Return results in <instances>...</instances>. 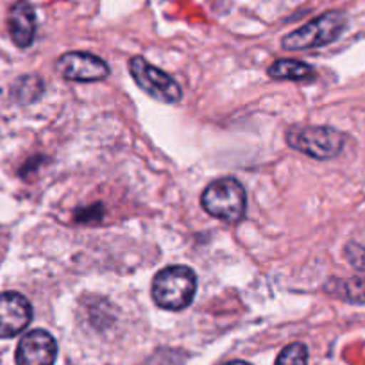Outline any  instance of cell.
<instances>
[{
    "instance_id": "3957f363",
    "label": "cell",
    "mask_w": 365,
    "mask_h": 365,
    "mask_svg": "<svg viewBox=\"0 0 365 365\" xmlns=\"http://www.w3.org/2000/svg\"><path fill=\"white\" fill-rule=\"evenodd\" d=\"M347 19L340 11H328L299 29L292 31L282 40L285 51H307L333 43L346 31Z\"/></svg>"
},
{
    "instance_id": "9a60e30c",
    "label": "cell",
    "mask_w": 365,
    "mask_h": 365,
    "mask_svg": "<svg viewBox=\"0 0 365 365\" xmlns=\"http://www.w3.org/2000/svg\"><path fill=\"white\" fill-rule=\"evenodd\" d=\"M103 206L101 205H93L90 208H83V210H77L76 212V220L77 222H83V224H96L99 222L101 217H103Z\"/></svg>"
},
{
    "instance_id": "5b68a950",
    "label": "cell",
    "mask_w": 365,
    "mask_h": 365,
    "mask_svg": "<svg viewBox=\"0 0 365 365\" xmlns=\"http://www.w3.org/2000/svg\"><path fill=\"white\" fill-rule=\"evenodd\" d=\"M129 72H131V77L138 84L140 90L145 91L147 96L153 97L154 101H160L165 104H175L181 101L182 91L174 77H170L158 66L150 65L140 56L131 58Z\"/></svg>"
},
{
    "instance_id": "4fadbf2b",
    "label": "cell",
    "mask_w": 365,
    "mask_h": 365,
    "mask_svg": "<svg viewBox=\"0 0 365 365\" xmlns=\"http://www.w3.org/2000/svg\"><path fill=\"white\" fill-rule=\"evenodd\" d=\"M276 365H308V349L304 344L294 342L279 353Z\"/></svg>"
},
{
    "instance_id": "7c38bea8",
    "label": "cell",
    "mask_w": 365,
    "mask_h": 365,
    "mask_svg": "<svg viewBox=\"0 0 365 365\" xmlns=\"http://www.w3.org/2000/svg\"><path fill=\"white\" fill-rule=\"evenodd\" d=\"M11 93L16 103L31 104L43 93V81L38 76H24L13 84Z\"/></svg>"
},
{
    "instance_id": "9c48e42d",
    "label": "cell",
    "mask_w": 365,
    "mask_h": 365,
    "mask_svg": "<svg viewBox=\"0 0 365 365\" xmlns=\"http://www.w3.org/2000/svg\"><path fill=\"white\" fill-rule=\"evenodd\" d=\"M9 34L19 47H29L36 36V13L33 6L20 0L11 8L8 16Z\"/></svg>"
},
{
    "instance_id": "8992f818",
    "label": "cell",
    "mask_w": 365,
    "mask_h": 365,
    "mask_svg": "<svg viewBox=\"0 0 365 365\" xmlns=\"http://www.w3.org/2000/svg\"><path fill=\"white\" fill-rule=\"evenodd\" d=\"M59 76L73 83H96L110 76V66L103 58L90 52H66L56 61Z\"/></svg>"
},
{
    "instance_id": "6da1fadb",
    "label": "cell",
    "mask_w": 365,
    "mask_h": 365,
    "mask_svg": "<svg viewBox=\"0 0 365 365\" xmlns=\"http://www.w3.org/2000/svg\"><path fill=\"white\" fill-rule=\"evenodd\" d=\"M197 292V276L187 265H170L161 269L153 279L154 303L163 310L181 312L188 308Z\"/></svg>"
},
{
    "instance_id": "52a82bcc",
    "label": "cell",
    "mask_w": 365,
    "mask_h": 365,
    "mask_svg": "<svg viewBox=\"0 0 365 365\" xmlns=\"http://www.w3.org/2000/svg\"><path fill=\"white\" fill-rule=\"evenodd\" d=\"M33 321L29 299L19 292L0 294V339H13Z\"/></svg>"
},
{
    "instance_id": "8fae6325",
    "label": "cell",
    "mask_w": 365,
    "mask_h": 365,
    "mask_svg": "<svg viewBox=\"0 0 365 365\" xmlns=\"http://www.w3.org/2000/svg\"><path fill=\"white\" fill-rule=\"evenodd\" d=\"M267 73L272 79H283V81H312L315 79L314 66L307 65L303 61H296V59H278L267 68Z\"/></svg>"
},
{
    "instance_id": "7a4b0ae2",
    "label": "cell",
    "mask_w": 365,
    "mask_h": 365,
    "mask_svg": "<svg viewBox=\"0 0 365 365\" xmlns=\"http://www.w3.org/2000/svg\"><path fill=\"white\" fill-rule=\"evenodd\" d=\"M201 206L208 215L227 224H238L244 220L247 197L240 182L235 178H222L210 182L202 192Z\"/></svg>"
},
{
    "instance_id": "ba28073f",
    "label": "cell",
    "mask_w": 365,
    "mask_h": 365,
    "mask_svg": "<svg viewBox=\"0 0 365 365\" xmlns=\"http://www.w3.org/2000/svg\"><path fill=\"white\" fill-rule=\"evenodd\" d=\"M58 356V344L45 329L26 333L16 347V365H54Z\"/></svg>"
},
{
    "instance_id": "2e32d148",
    "label": "cell",
    "mask_w": 365,
    "mask_h": 365,
    "mask_svg": "<svg viewBox=\"0 0 365 365\" xmlns=\"http://www.w3.org/2000/svg\"><path fill=\"white\" fill-rule=\"evenodd\" d=\"M222 365H251V364H247V361H242V360H233V361H227V364H222Z\"/></svg>"
},
{
    "instance_id": "5bb4252c",
    "label": "cell",
    "mask_w": 365,
    "mask_h": 365,
    "mask_svg": "<svg viewBox=\"0 0 365 365\" xmlns=\"http://www.w3.org/2000/svg\"><path fill=\"white\" fill-rule=\"evenodd\" d=\"M344 252H346V259L349 262L351 267H354L360 272H365V245L349 242L346 249H344Z\"/></svg>"
},
{
    "instance_id": "277c9868",
    "label": "cell",
    "mask_w": 365,
    "mask_h": 365,
    "mask_svg": "<svg viewBox=\"0 0 365 365\" xmlns=\"http://www.w3.org/2000/svg\"><path fill=\"white\" fill-rule=\"evenodd\" d=\"M287 143L314 160H329L339 156L344 149L346 136L326 125H294L287 131Z\"/></svg>"
},
{
    "instance_id": "30bf717a",
    "label": "cell",
    "mask_w": 365,
    "mask_h": 365,
    "mask_svg": "<svg viewBox=\"0 0 365 365\" xmlns=\"http://www.w3.org/2000/svg\"><path fill=\"white\" fill-rule=\"evenodd\" d=\"M326 290L349 304H365V278L353 276L347 279H329Z\"/></svg>"
}]
</instances>
